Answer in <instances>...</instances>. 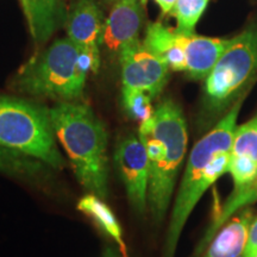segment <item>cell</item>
<instances>
[{
    "label": "cell",
    "mask_w": 257,
    "mask_h": 257,
    "mask_svg": "<svg viewBox=\"0 0 257 257\" xmlns=\"http://www.w3.org/2000/svg\"><path fill=\"white\" fill-rule=\"evenodd\" d=\"M141 0H117L105 19L101 47L119 57L121 51L140 42L143 10Z\"/></svg>",
    "instance_id": "10"
},
{
    "label": "cell",
    "mask_w": 257,
    "mask_h": 257,
    "mask_svg": "<svg viewBox=\"0 0 257 257\" xmlns=\"http://www.w3.org/2000/svg\"><path fill=\"white\" fill-rule=\"evenodd\" d=\"M35 43H46L66 22L62 0H19Z\"/></svg>",
    "instance_id": "13"
},
{
    "label": "cell",
    "mask_w": 257,
    "mask_h": 257,
    "mask_svg": "<svg viewBox=\"0 0 257 257\" xmlns=\"http://www.w3.org/2000/svg\"><path fill=\"white\" fill-rule=\"evenodd\" d=\"M55 137L46 106L11 96L0 98V146L61 169L64 161Z\"/></svg>",
    "instance_id": "5"
},
{
    "label": "cell",
    "mask_w": 257,
    "mask_h": 257,
    "mask_svg": "<svg viewBox=\"0 0 257 257\" xmlns=\"http://www.w3.org/2000/svg\"><path fill=\"white\" fill-rule=\"evenodd\" d=\"M257 75V28L231 38L229 47L205 79L207 108L219 113L233 105Z\"/></svg>",
    "instance_id": "6"
},
{
    "label": "cell",
    "mask_w": 257,
    "mask_h": 257,
    "mask_svg": "<svg viewBox=\"0 0 257 257\" xmlns=\"http://www.w3.org/2000/svg\"><path fill=\"white\" fill-rule=\"evenodd\" d=\"M92 61L67 38L54 41L19 69L15 87L30 95L72 101L82 95Z\"/></svg>",
    "instance_id": "4"
},
{
    "label": "cell",
    "mask_w": 257,
    "mask_h": 257,
    "mask_svg": "<svg viewBox=\"0 0 257 257\" xmlns=\"http://www.w3.org/2000/svg\"><path fill=\"white\" fill-rule=\"evenodd\" d=\"M143 44L175 72H186L182 35L160 22L148 25Z\"/></svg>",
    "instance_id": "15"
},
{
    "label": "cell",
    "mask_w": 257,
    "mask_h": 257,
    "mask_svg": "<svg viewBox=\"0 0 257 257\" xmlns=\"http://www.w3.org/2000/svg\"><path fill=\"white\" fill-rule=\"evenodd\" d=\"M78 208L91 217L96 225L118 244L121 256L127 257L126 245H125L120 225L118 224L113 212L102 201L101 198L96 197L94 194L85 195L82 199H80Z\"/></svg>",
    "instance_id": "16"
},
{
    "label": "cell",
    "mask_w": 257,
    "mask_h": 257,
    "mask_svg": "<svg viewBox=\"0 0 257 257\" xmlns=\"http://www.w3.org/2000/svg\"><path fill=\"white\" fill-rule=\"evenodd\" d=\"M41 170V161L0 146V172L16 175H35Z\"/></svg>",
    "instance_id": "19"
},
{
    "label": "cell",
    "mask_w": 257,
    "mask_h": 257,
    "mask_svg": "<svg viewBox=\"0 0 257 257\" xmlns=\"http://www.w3.org/2000/svg\"><path fill=\"white\" fill-rule=\"evenodd\" d=\"M50 117L80 185L104 200L108 193V157L102 121L89 106L73 101L59 102L50 108Z\"/></svg>",
    "instance_id": "3"
},
{
    "label": "cell",
    "mask_w": 257,
    "mask_h": 257,
    "mask_svg": "<svg viewBox=\"0 0 257 257\" xmlns=\"http://www.w3.org/2000/svg\"><path fill=\"white\" fill-rule=\"evenodd\" d=\"M227 173L233 181L231 195L244 192L257 179V114L234 131Z\"/></svg>",
    "instance_id": "11"
},
{
    "label": "cell",
    "mask_w": 257,
    "mask_h": 257,
    "mask_svg": "<svg viewBox=\"0 0 257 257\" xmlns=\"http://www.w3.org/2000/svg\"><path fill=\"white\" fill-rule=\"evenodd\" d=\"M257 256V218H253L250 225L248 239H246L245 248L240 257H256Z\"/></svg>",
    "instance_id": "21"
},
{
    "label": "cell",
    "mask_w": 257,
    "mask_h": 257,
    "mask_svg": "<svg viewBox=\"0 0 257 257\" xmlns=\"http://www.w3.org/2000/svg\"><path fill=\"white\" fill-rule=\"evenodd\" d=\"M253 220L251 210H242L216 233L204 257H240L245 248L250 225Z\"/></svg>",
    "instance_id": "14"
},
{
    "label": "cell",
    "mask_w": 257,
    "mask_h": 257,
    "mask_svg": "<svg viewBox=\"0 0 257 257\" xmlns=\"http://www.w3.org/2000/svg\"><path fill=\"white\" fill-rule=\"evenodd\" d=\"M104 257H120V256L118 255V253L115 252L113 249H107V250H106V251H105Z\"/></svg>",
    "instance_id": "23"
},
{
    "label": "cell",
    "mask_w": 257,
    "mask_h": 257,
    "mask_svg": "<svg viewBox=\"0 0 257 257\" xmlns=\"http://www.w3.org/2000/svg\"><path fill=\"white\" fill-rule=\"evenodd\" d=\"M256 257H257V256H256Z\"/></svg>",
    "instance_id": "25"
},
{
    "label": "cell",
    "mask_w": 257,
    "mask_h": 257,
    "mask_svg": "<svg viewBox=\"0 0 257 257\" xmlns=\"http://www.w3.org/2000/svg\"><path fill=\"white\" fill-rule=\"evenodd\" d=\"M119 61L124 88L143 91L154 99L168 82L169 66L148 49L143 42L121 51Z\"/></svg>",
    "instance_id": "7"
},
{
    "label": "cell",
    "mask_w": 257,
    "mask_h": 257,
    "mask_svg": "<svg viewBox=\"0 0 257 257\" xmlns=\"http://www.w3.org/2000/svg\"><path fill=\"white\" fill-rule=\"evenodd\" d=\"M208 3L210 0H178L170 12V16L176 19V32L182 35L194 34V29Z\"/></svg>",
    "instance_id": "18"
},
{
    "label": "cell",
    "mask_w": 257,
    "mask_h": 257,
    "mask_svg": "<svg viewBox=\"0 0 257 257\" xmlns=\"http://www.w3.org/2000/svg\"><path fill=\"white\" fill-rule=\"evenodd\" d=\"M244 96L193 147L176 195L166 238L165 256L174 257L186 221L204 193L229 172L230 150Z\"/></svg>",
    "instance_id": "1"
},
{
    "label": "cell",
    "mask_w": 257,
    "mask_h": 257,
    "mask_svg": "<svg viewBox=\"0 0 257 257\" xmlns=\"http://www.w3.org/2000/svg\"><path fill=\"white\" fill-rule=\"evenodd\" d=\"M112 2H117V0H112Z\"/></svg>",
    "instance_id": "24"
},
{
    "label": "cell",
    "mask_w": 257,
    "mask_h": 257,
    "mask_svg": "<svg viewBox=\"0 0 257 257\" xmlns=\"http://www.w3.org/2000/svg\"><path fill=\"white\" fill-rule=\"evenodd\" d=\"M121 100L125 111L133 119L143 121L150 118L154 113L152 105L153 98L148 93L138 89L121 88Z\"/></svg>",
    "instance_id": "20"
},
{
    "label": "cell",
    "mask_w": 257,
    "mask_h": 257,
    "mask_svg": "<svg viewBox=\"0 0 257 257\" xmlns=\"http://www.w3.org/2000/svg\"><path fill=\"white\" fill-rule=\"evenodd\" d=\"M257 200V179L252 182L251 186L249 188H246L245 191L239 193L236 195H230L226 202H225L224 207L221 208L219 214L214 218V220L212 221V224L208 227L206 233H205L204 238L199 244L197 253H201L208 244L211 243V240L213 239V237L216 236V233L220 230V227L230 219L231 217L236 213L237 211L240 208L245 207L246 205L252 204L253 201Z\"/></svg>",
    "instance_id": "17"
},
{
    "label": "cell",
    "mask_w": 257,
    "mask_h": 257,
    "mask_svg": "<svg viewBox=\"0 0 257 257\" xmlns=\"http://www.w3.org/2000/svg\"><path fill=\"white\" fill-rule=\"evenodd\" d=\"M182 35V34H181ZM231 38L182 35L186 57V73L194 80L206 79L214 64L229 47Z\"/></svg>",
    "instance_id": "12"
},
{
    "label": "cell",
    "mask_w": 257,
    "mask_h": 257,
    "mask_svg": "<svg viewBox=\"0 0 257 257\" xmlns=\"http://www.w3.org/2000/svg\"><path fill=\"white\" fill-rule=\"evenodd\" d=\"M138 137L149 159L148 205L155 220L162 221L187 152V124L181 107L173 99H163L152 117L140 123Z\"/></svg>",
    "instance_id": "2"
},
{
    "label": "cell",
    "mask_w": 257,
    "mask_h": 257,
    "mask_svg": "<svg viewBox=\"0 0 257 257\" xmlns=\"http://www.w3.org/2000/svg\"><path fill=\"white\" fill-rule=\"evenodd\" d=\"M114 165L126 189L128 201L140 213L148 206L149 159L140 137L128 135L120 141L114 152Z\"/></svg>",
    "instance_id": "8"
},
{
    "label": "cell",
    "mask_w": 257,
    "mask_h": 257,
    "mask_svg": "<svg viewBox=\"0 0 257 257\" xmlns=\"http://www.w3.org/2000/svg\"><path fill=\"white\" fill-rule=\"evenodd\" d=\"M147 2L148 0H141V3H142L143 6L147 4ZM176 2H178V0H155V3L160 6L161 11H162L163 15H170V12H172L173 8L175 6Z\"/></svg>",
    "instance_id": "22"
},
{
    "label": "cell",
    "mask_w": 257,
    "mask_h": 257,
    "mask_svg": "<svg viewBox=\"0 0 257 257\" xmlns=\"http://www.w3.org/2000/svg\"><path fill=\"white\" fill-rule=\"evenodd\" d=\"M105 19L94 0H72L67 8V35L70 41L92 61V72L100 67L101 34Z\"/></svg>",
    "instance_id": "9"
}]
</instances>
